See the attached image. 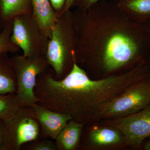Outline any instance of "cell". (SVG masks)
<instances>
[{
  "instance_id": "obj_1",
  "label": "cell",
  "mask_w": 150,
  "mask_h": 150,
  "mask_svg": "<svg viewBox=\"0 0 150 150\" xmlns=\"http://www.w3.org/2000/svg\"><path fill=\"white\" fill-rule=\"evenodd\" d=\"M76 37L75 59L90 73L104 77L149 62L150 37L143 25L128 18L117 0H101L72 13Z\"/></svg>"
},
{
  "instance_id": "obj_2",
  "label": "cell",
  "mask_w": 150,
  "mask_h": 150,
  "mask_svg": "<svg viewBox=\"0 0 150 150\" xmlns=\"http://www.w3.org/2000/svg\"><path fill=\"white\" fill-rule=\"evenodd\" d=\"M46 72L37 78L35 88L38 103L68 114L74 120L91 122L101 106L135 83L150 76L149 62H144L123 74L92 80L74 58L71 70L62 79Z\"/></svg>"
},
{
  "instance_id": "obj_3",
  "label": "cell",
  "mask_w": 150,
  "mask_h": 150,
  "mask_svg": "<svg viewBox=\"0 0 150 150\" xmlns=\"http://www.w3.org/2000/svg\"><path fill=\"white\" fill-rule=\"evenodd\" d=\"M50 38L45 57L55 71L56 79H62L72 68L76 46L72 13L70 10L59 16Z\"/></svg>"
},
{
  "instance_id": "obj_4",
  "label": "cell",
  "mask_w": 150,
  "mask_h": 150,
  "mask_svg": "<svg viewBox=\"0 0 150 150\" xmlns=\"http://www.w3.org/2000/svg\"><path fill=\"white\" fill-rule=\"evenodd\" d=\"M150 105V76L129 86L103 105L95 113L91 121L127 116Z\"/></svg>"
},
{
  "instance_id": "obj_5",
  "label": "cell",
  "mask_w": 150,
  "mask_h": 150,
  "mask_svg": "<svg viewBox=\"0 0 150 150\" xmlns=\"http://www.w3.org/2000/svg\"><path fill=\"white\" fill-rule=\"evenodd\" d=\"M40 126L31 107H20L10 119L3 121L1 150H19L37 139Z\"/></svg>"
},
{
  "instance_id": "obj_6",
  "label": "cell",
  "mask_w": 150,
  "mask_h": 150,
  "mask_svg": "<svg viewBox=\"0 0 150 150\" xmlns=\"http://www.w3.org/2000/svg\"><path fill=\"white\" fill-rule=\"evenodd\" d=\"M11 60L16 75V95L19 105L31 107L39 102L34 90L38 77L46 71L49 65L46 57L16 56Z\"/></svg>"
},
{
  "instance_id": "obj_7",
  "label": "cell",
  "mask_w": 150,
  "mask_h": 150,
  "mask_svg": "<svg viewBox=\"0 0 150 150\" xmlns=\"http://www.w3.org/2000/svg\"><path fill=\"white\" fill-rule=\"evenodd\" d=\"M103 125L113 127L121 132L125 145L139 149L150 137V105L139 112L123 116L102 120Z\"/></svg>"
},
{
  "instance_id": "obj_8",
  "label": "cell",
  "mask_w": 150,
  "mask_h": 150,
  "mask_svg": "<svg viewBox=\"0 0 150 150\" xmlns=\"http://www.w3.org/2000/svg\"><path fill=\"white\" fill-rule=\"evenodd\" d=\"M28 14L15 18L11 41L21 48L25 57L45 56L37 48L39 38L45 35L40 31L33 16L31 18L28 16Z\"/></svg>"
},
{
  "instance_id": "obj_9",
  "label": "cell",
  "mask_w": 150,
  "mask_h": 150,
  "mask_svg": "<svg viewBox=\"0 0 150 150\" xmlns=\"http://www.w3.org/2000/svg\"><path fill=\"white\" fill-rule=\"evenodd\" d=\"M31 107L39 122L42 135L50 139H56L68 122L73 119L68 114L53 111L38 103Z\"/></svg>"
},
{
  "instance_id": "obj_10",
  "label": "cell",
  "mask_w": 150,
  "mask_h": 150,
  "mask_svg": "<svg viewBox=\"0 0 150 150\" xmlns=\"http://www.w3.org/2000/svg\"><path fill=\"white\" fill-rule=\"evenodd\" d=\"M90 144L97 148H111L125 145L124 137L118 129L105 125L95 126L89 131Z\"/></svg>"
},
{
  "instance_id": "obj_11",
  "label": "cell",
  "mask_w": 150,
  "mask_h": 150,
  "mask_svg": "<svg viewBox=\"0 0 150 150\" xmlns=\"http://www.w3.org/2000/svg\"><path fill=\"white\" fill-rule=\"evenodd\" d=\"M33 17L43 35L51 37L52 29L59 16L51 7L50 0H31Z\"/></svg>"
},
{
  "instance_id": "obj_12",
  "label": "cell",
  "mask_w": 150,
  "mask_h": 150,
  "mask_svg": "<svg viewBox=\"0 0 150 150\" xmlns=\"http://www.w3.org/2000/svg\"><path fill=\"white\" fill-rule=\"evenodd\" d=\"M121 11L132 21L144 25L150 21V0H117Z\"/></svg>"
},
{
  "instance_id": "obj_13",
  "label": "cell",
  "mask_w": 150,
  "mask_h": 150,
  "mask_svg": "<svg viewBox=\"0 0 150 150\" xmlns=\"http://www.w3.org/2000/svg\"><path fill=\"white\" fill-rule=\"evenodd\" d=\"M84 123L71 120L55 140L58 150H74L77 147Z\"/></svg>"
},
{
  "instance_id": "obj_14",
  "label": "cell",
  "mask_w": 150,
  "mask_h": 150,
  "mask_svg": "<svg viewBox=\"0 0 150 150\" xmlns=\"http://www.w3.org/2000/svg\"><path fill=\"white\" fill-rule=\"evenodd\" d=\"M0 56V94L16 93V75L11 60Z\"/></svg>"
},
{
  "instance_id": "obj_15",
  "label": "cell",
  "mask_w": 150,
  "mask_h": 150,
  "mask_svg": "<svg viewBox=\"0 0 150 150\" xmlns=\"http://www.w3.org/2000/svg\"><path fill=\"white\" fill-rule=\"evenodd\" d=\"M30 0H1L2 15L11 18L29 13Z\"/></svg>"
},
{
  "instance_id": "obj_16",
  "label": "cell",
  "mask_w": 150,
  "mask_h": 150,
  "mask_svg": "<svg viewBox=\"0 0 150 150\" xmlns=\"http://www.w3.org/2000/svg\"><path fill=\"white\" fill-rule=\"evenodd\" d=\"M20 107L16 93L0 94V119H10Z\"/></svg>"
},
{
  "instance_id": "obj_17",
  "label": "cell",
  "mask_w": 150,
  "mask_h": 150,
  "mask_svg": "<svg viewBox=\"0 0 150 150\" xmlns=\"http://www.w3.org/2000/svg\"><path fill=\"white\" fill-rule=\"evenodd\" d=\"M28 149L30 150H58L55 142L51 139H44L40 142H34Z\"/></svg>"
},
{
  "instance_id": "obj_18",
  "label": "cell",
  "mask_w": 150,
  "mask_h": 150,
  "mask_svg": "<svg viewBox=\"0 0 150 150\" xmlns=\"http://www.w3.org/2000/svg\"><path fill=\"white\" fill-rule=\"evenodd\" d=\"M11 43L9 40L8 35L7 33H3L0 35V56L8 51H13Z\"/></svg>"
},
{
  "instance_id": "obj_19",
  "label": "cell",
  "mask_w": 150,
  "mask_h": 150,
  "mask_svg": "<svg viewBox=\"0 0 150 150\" xmlns=\"http://www.w3.org/2000/svg\"><path fill=\"white\" fill-rule=\"evenodd\" d=\"M100 1L101 0H75L72 6H75L77 7L78 9L86 11Z\"/></svg>"
},
{
  "instance_id": "obj_20",
  "label": "cell",
  "mask_w": 150,
  "mask_h": 150,
  "mask_svg": "<svg viewBox=\"0 0 150 150\" xmlns=\"http://www.w3.org/2000/svg\"><path fill=\"white\" fill-rule=\"evenodd\" d=\"M50 1L52 6L56 10L62 11L64 6L66 0H50Z\"/></svg>"
},
{
  "instance_id": "obj_21",
  "label": "cell",
  "mask_w": 150,
  "mask_h": 150,
  "mask_svg": "<svg viewBox=\"0 0 150 150\" xmlns=\"http://www.w3.org/2000/svg\"><path fill=\"white\" fill-rule=\"evenodd\" d=\"M75 0H66L64 6L61 12V13L59 16L62 14L70 10V9L72 6L73 3L74 1Z\"/></svg>"
},
{
  "instance_id": "obj_22",
  "label": "cell",
  "mask_w": 150,
  "mask_h": 150,
  "mask_svg": "<svg viewBox=\"0 0 150 150\" xmlns=\"http://www.w3.org/2000/svg\"><path fill=\"white\" fill-rule=\"evenodd\" d=\"M3 121H4V120H3L2 119H0V150H1Z\"/></svg>"
},
{
  "instance_id": "obj_23",
  "label": "cell",
  "mask_w": 150,
  "mask_h": 150,
  "mask_svg": "<svg viewBox=\"0 0 150 150\" xmlns=\"http://www.w3.org/2000/svg\"><path fill=\"white\" fill-rule=\"evenodd\" d=\"M146 31L150 37V21L146 24L143 25Z\"/></svg>"
},
{
  "instance_id": "obj_24",
  "label": "cell",
  "mask_w": 150,
  "mask_h": 150,
  "mask_svg": "<svg viewBox=\"0 0 150 150\" xmlns=\"http://www.w3.org/2000/svg\"><path fill=\"white\" fill-rule=\"evenodd\" d=\"M144 149L150 150V139L144 145Z\"/></svg>"
},
{
  "instance_id": "obj_25",
  "label": "cell",
  "mask_w": 150,
  "mask_h": 150,
  "mask_svg": "<svg viewBox=\"0 0 150 150\" xmlns=\"http://www.w3.org/2000/svg\"><path fill=\"white\" fill-rule=\"evenodd\" d=\"M149 64L150 67V59L149 62Z\"/></svg>"
}]
</instances>
